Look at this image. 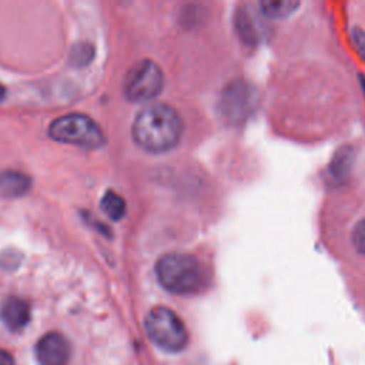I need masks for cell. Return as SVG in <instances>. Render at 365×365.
<instances>
[{"label":"cell","instance_id":"obj_1","mask_svg":"<svg viewBox=\"0 0 365 365\" xmlns=\"http://www.w3.org/2000/svg\"><path fill=\"white\" fill-rule=\"evenodd\" d=\"M181 133V117L168 104L147 106L137 114L133 123L135 143L151 153L171 150L180 141Z\"/></svg>","mask_w":365,"mask_h":365},{"label":"cell","instance_id":"obj_2","mask_svg":"<svg viewBox=\"0 0 365 365\" xmlns=\"http://www.w3.org/2000/svg\"><path fill=\"white\" fill-rule=\"evenodd\" d=\"M155 272L160 284L165 289L180 295L198 292L205 279L200 261L182 252H171L160 258Z\"/></svg>","mask_w":365,"mask_h":365},{"label":"cell","instance_id":"obj_3","mask_svg":"<svg viewBox=\"0 0 365 365\" xmlns=\"http://www.w3.org/2000/svg\"><path fill=\"white\" fill-rule=\"evenodd\" d=\"M145 331L157 346L168 352L181 351L188 342L184 322L167 307H155L147 314Z\"/></svg>","mask_w":365,"mask_h":365},{"label":"cell","instance_id":"obj_4","mask_svg":"<svg viewBox=\"0 0 365 365\" xmlns=\"http://www.w3.org/2000/svg\"><path fill=\"white\" fill-rule=\"evenodd\" d=\"M48 134L53 140L83 148H97L104 144V134L98 124L84 114H67L56 118Z\"/></svg>","mask_w":365,"mask_h":365},{"label":"cell","instance_id":"obj_5","mask_svg":"<svg viewBox=\"0 0 365 365\" xmlns=\"http://www.w3.org/2000/svg\"><path fill=\"white\" fill-rule=\"evenodd\" d=\"M164 86L160 67L151 60H141L134 64L124 81V93L130 101L145 103L157 97Z\"/></svg>","mask_w":365,"mask_h":365},{"label":"cell","instance_id":"obj_6","mask_svg":"<svg viewBox=\"0 0 365 365\" xmlns=\"http://www.w3.org/2000/svg\"><path fill=\"white\" fill-rule=\"evenodd\" d=\"M254 103L255 97L252 88L242 81H235L224 90L221 111L230 121L238 123L251 114Z\"/></svg>","mask_w":365,"mask_h":365},{"label":"cell","instance_id":"obj_7","mask_svg":"<svg viewBox=\"0 0 365 365\" xmlns=\"http://www.w3.org/2000/svg\"><path fill=\"white\" fill-rule=\"evenodd\" d=\"M70 355V342L58 332L43 335L36 345V356L40 365H67Z\"/></svg>","mask_w":365,"mask_h":365},{"label":"cell","instance_id":"obj_8","mask_svg":"<svg viewBox=\"0 0 365 365\" xmlns=\"http://www.w3.org/2000/svg\"><path fill=\"white\" fill-rule=\"evenodd\" d=\"M3 322L13 331L21 329L30 321V307L19 297H9L0 309Z\"/></svg>","mask_w":365,"mask_h":365},{"label":"cell","instance_id":"obj_9","mask_svg":"<svg viewBox=\"0 0 365 365\" xmlns=\"http://www.w3.org/2000/svg\"><path fill=\"white\" fill-rule=\"evenodd\" d=\"M29 188L30 180L27 175L19 171H4L0 174V190L6 195H23Z\"/></svg>","mask_w":365,"mask_h":365},{"label":"cell","instance_id":"obj_10","mask_svg":"<svg viewBox=\"0 0 365 365\" xmlns=\"http://www.w3.org/2000/svg\"><path fill=\"white\" fill-rule=\"evenodd\" d=\"M259 7L267 17L284 19L291 16L299 7V3L294 0H264Z\"/></svg>","mask_w":365,"mask_h":365},{"label":"cell","instance_id":"obj_11","mask_svg":"<svg viewBox=\"0 0 365 365\" xmlns=\"http://www.w3.org/2000/svg\"><path fill=\"white\" fill-rule=\"evenodd\" d=\"M352 160H354V153L349 147L339 148L336 154L332 158L329 173L335 180H344L348 177L351 167H352Z\"/></svg>","mask_w":365,"mask_h":365},{"label":"cell","instance_id":"obj_12","mask_svg":"<svg viewBox=\"0 0 365 365\" xmlns=\"http://www.w3.org/2000/svg\"><path fill=\"white\" fill-rule=\"evenodd\" d=\"M101 210L111 220H120L125 214V202L117 192L107 191L101 200Z\"/></svg>","mask_w":365,"mask_h":365},{"label":"cell","instance_id":"obj_13","mask_svg":"<svg viewBox=\"0 0 365 365\" xmlns=\"http://www.w3.org/2000/svg\"><path fill=\"white\" fill-rule=\"evenodd\" d=\"M237 29L241 36V38L245 43H255L257 41V30L254 26V21L251 19V14L245 10H240L237 14Z\"/></svg>","mask_w":365,"mask_h":365},{"label":"cell","instance_id":"obj_14","mask_svg":"<svg viewBox=\"0 0 365 365\" xmlns=\"http://www.w3.org/2000/svg\"><path fill=\"white\" fill-rule=\"evenodd\" d=\"M352 242L355 250L365 255V218L361 220L359 222H356V225L354 227L352 231Z\"/></svg>","mask_w":365,"mask_h":365},{"label":"cell","instance_id":"obj_15","mask_svg":"<svg viewBox=\"0 0 365 365\" xmlns=\"http://www.w3.org/2000/svg\"><path fill=\"white\" fill-rule=\"evenodd\" d=\"M352 40L355 43V47H356L358 53L365 60V31L358 29V27H355L352 30Z\"/></svg>","mask_w":365,"mask_h":365},{"label":"cell","instance_id":"obj_16","mask_svg":"<svg viewBox=\"0 0 365 365\" xmlns=\"http://www.w3.org/2000/svg\"><path fill=\"white\" fill-rule=\"evenodd\" d=\"M0 365H14L13 356L4 349H0Z\"/></svg>","mask_w":365,"mask_h":365},{"label":"cell","instance_id":"obj_17","mask_svg":"<svg viewBox=\"0 0 365 365\" xmlns=\"http://www.w3.org/2000/svg\"><path fill=\"white\" fill-rule=\"evenodd\" d=\"M361 86H362V90H364V96H365V77H361Z\"/></svg>","mask_w":365,"mask_h":365},{"label":"cell","instance_id":"obj_18","mask_svg":"<svg viewBox=\"0 0 365 365\" xmlns=\"http://www.w3.org/2000/svg\"><path fill=\"white\" fill-rule=\"evenodd\" d=\"M3 97H4V88H3V86L0 84V101L3 100Z\"/></svg>","mask_w":365,"mask_h":365}]
</instances>
